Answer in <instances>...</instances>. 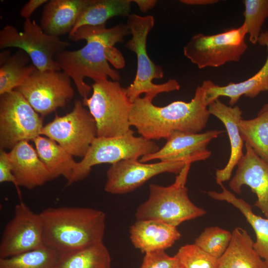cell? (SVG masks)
<instances>
[{
  "instance_id": "9",
  "label": "cell",
  "mask_w": 268,
  "mask_h": 268,
  "mask_svg": "<svg viewBox=\"0 0 268 268\" xmlns=\"http://www.w3.org/2000/svg\"><path fill=\"white\" fill-rule=\"evenodd\" d=\"M247 34L244 23L238 28L214 35L198 33L184 46V55L200 69L238 62L248 48Z\"/></svg>"
},
{
  "instance_id": "1",
  "label": "cell",
  "mask_w": 268,
  "mask_h": 268,
  "mask_svg": "<svg viewBox=\"0 0 268 268\" xmlns=\"http://www.w3.org/2000/svg\"><path fill=\"white\" fill-rule=\"evenodd\" d=\"M131 34L126 24H119L111 28L106 24L98 26H83L70 32L69 39L74 41H86L82 48L74 51L64 50L57 54L55 59L61 70L73 81L79 94L87 98L92 90L84 79L91 78L94 82L107 79L119 81L120 73L117 69L125 66L122 54L115 45L124 42V37Z\"/></svg>"
},
{
  "instance_id": "18",
  "label": "cell",
  "mask_w": 268,
  "mask_h": 268,
  "mask_svg": "<svg viewBox=\"0 0 268 268\" xmlns=\"http://www.w3.org/2000/svg\"><path fill=\"white\" fill-rule=\"evenodd\" d=\"M9 156L18 188L31 190L53 180L50 171L28 141L17 144L11 149Z\"/></svg>"
},
{
  "instance_id": "29",
  "label": "cell",
  "mask_w": 268,
  "mask_h": 268,
  "mask_svg": "<svg viewBox=\"0 0 268 268\" xmlns=\"http://www.w3.org/2000/svg\"><path fill=\"white\" fill-rule=\"evenodd\" d=\"M60 254L46 246L15 256L0 259V268H56Z\"/></svg>"
},
{
  "instance_id": "19",
  "label": "cell",
  "mask_w": 268,
  "mask_h": 268,
  "mask_svg": "<svg viewBox=\"0 0 268 268\" xmlns=\"http://www.w3.org/2000/svg\"><path fill=\"white\" fill-rule=\"evenodd\" d=\"M208 109L210 115L223 124L230 144V154L227 163L215 173L216 182L219 184L230 179L234 168L244 155V141L239 129V122L242 119V111L238 106H227L219 99L210 104Z\"/></svg>"
},
{
  "instance_id": "13",
  "label": "cell",
  "mask_w": 268,
  "mask_h": 268,
  "mask_svg": "<svg viewBox=\"0 0 268 268\" xmlns=\"http://www.w3.org/2000/svg\"><path fill=\"white\" fill-rule=\"evenodd\" d=\"M44 245L40 213L33 212L25 203L15 205L14 215L6 224L0 241V259L9 258Z\"/></svg>"
},
{
  "instance_id": "12",
  "label": "cell",
  "mask_w": 268,
  "mask_h": 268,
  "mask_svg": "<svg viewBox=\"0 0 268 268\" xmlns=\"http://www.w3.org/2000/svg\"><path fill=\"white\" fill-rule=\"evenodd\" d=\"M71 78L64 71L37 68L14 90L20 93L33 109L42 116L64 107L74 91Z\"/></svg>"
},
{
  "instance_id": "11",
  "label": "cell",
  "mask_w": 268,
  "mask_h": 268,
  "mask_svg": "<svg viewBox=\"0 0 268 268\" xmlns=\"http://www.w3.org/2000/svg\"><path fill=\"white\" fill-rule=\"evenodd\" d=\"M41 135L56 141L72 156L83 157L97 136L95 121L82 102L76 100L72 111L44 126Z\"/></svg>"
},
{
  "instance_id": "4",
  "label": "cell",
  "mask_w": 268,
  "mask_h": 268,
  "mask_svg": "<svg viewBox=\"0 0 268 268\" xmlns=\"http://www.w3.org/2000/svg\"><path fill=\"white\" fill-rule=\"evenodd\" d=\"M155 19L153 16H140L132 13L127 17V26L132 35L125 47L134 53L137 59V68L135 78L128 87L125 88L127 95L133 103L140 95L152 101L159 94L179 90L180 85L175 79H170L162 84H155L154 79L163 77L162 67L156 65L148 56L146 49L148 34L153 28Z\"/></svg>"
},
{
  "instance_id": "8",
  "label": "cell",
  "mask_w": 268,
  "mask_h": 268,
  "mask_svg": "<svg viewBox=\"0 0 268 268\" xmlns=\"http://www.w3.org/2000/svg\"><path fill=\"white\" fill-rule=\"evenodd\" d=\"M71 45L59 37L45 33L35 20L25 19L23 31L8 25L0 31V49L17 48L24 51L32 63L41 71H60L61 68L55 59L58 53Z\"/></svg>"
},
{
  "instance_id": "32",
  "label": "cell",
  "mask_w": 268,
  "mask_h": 268,
  "mask_svg": "<svg viewBox=\"0 0 268 268\" xmlns=\"http://www.w3.org/2000/svg\"><path fill=\"white\" fill-rule=\"evenodd\" d=\"M174 257L182 268H218V259L195 243L181 247Z\"/></svg>"
},
{
  "instance_id": "5",
  "label": "cell",
  "mask_w": 268,
  "mask_h": 268,
  "mask_svg": "<svg viewBox=\"0 0 268 268\" xmlns=\"http://www.w3.org/2000/svg\"><path fill=\"white\" fill-rule=\"evenodd\" d=\"M191 165H185L170 186L150 184L148 199L136 210L137 220H157L177 227L206 213L195 205L188 195L186 184Z\"/></svg>"
},
{
  "instance_id": "16",
  "label": "cell",
  "mask_w": 268,
  "mask_h": 268,
  "mask_svg": "<svg viewBox=\"0 0 268 268\" xmlns=\"http://www.w3.org/2000/svg\"><path fill=\"white\" fill-rule=\"evenodd\" d=\"M245 147V154L238 163L229 186L238 194H241L243 186H249L257 197L254 206L268 218V162L258 156L247 143Z\"/></svg>"
},
{
  "instance_id": "2",
  "label": "cell",
  "mask_w": 268,
  "mask_h": 268,
  "mask_svg": "<svg viewBox=\"0 0 268 268\" xmlns=\"http://www.w3.org/2000/svg\"><path fill=\"white\" fill-rule=\"evenodd\" d=\"M210 114L203 99L201 86L188 102L175 101L163 107L156 106L145 96L133 103L129 121L138 134L149 140L166 139L174 132L200 133Z\"/></svg>"
},
{
  "instance_id": "25",
  "label": "cell",
  "mask_w": 268,
  "mask_h": 268,
  "mask_svg": "<svg viewBox=\"0 0 268 268\" xmlns=\"http://www.w3.org/2000/svg\"><path fill=\"white\" fill-rule=\"evenodd\" d=\"M132 0H89L71 32L83 26L106 24L115 16L128 17L131 10Z\"/></svg>"
},
{
  "instance_id": "20",
  "label": "cell",
  "mask_w": 268,
  "mask_h": 268,
  "mask_svg": "<svg viewBox=\"0 0 268 268\" xmlns=\"http://www.w3.org/2000/svg\"><path fill=\"white\" fill-rule=\"evenodd\" d=\"M129 233L134 247L145 254L165 251L181 237L176 227L153 219L137 220Z\"/></svg>"
},
{
  "instance_id": "28",
  "label": "cell",
  "mask_w": 268,
  "mask_h": 268,
  "mask_svg": "<svg viewBox=\"0 0 268 268\" xmlns=\"http://www.w3.org/2000/svg\"><path fill=\"white\" fill-rule=\"evenodd\" d=\"M241 137L256 153L268 162V110L250 120H240Z\"/></svg>"
},
{
  "instance_id": "21",
  "label": "cell",
  "mask_w": 268,
  "mask_h": 268,
  "mask_svg": "<svg viewBox=\"0 0 268 268\" xmlns=\"http://www.w3.org/2000/svg\"><path fill=\"white\" fill-rule=\"evenodd\" d=\"M89 0H50L44 5L40 26L50 35L59 37L72 30Z\"/></svg>"
},
{
  "instance_id": "6",
  "label": "cell",
  "mask_w": 268,
  "mask_h": 268,
  "mask_svg": "<svg viewBox=\"0 0 268 268\" xmlns=\"http://www.w3.org/2000/svg\"><path fill=\"white\" fill-rule=\"evenodd\" d=\"M91 86V96L82 102L95 121L97 137H118L134 133L129 121L132 103L125 88L119 81L108 79L95 81Z\"/></svg>"
},
{
  "instance_id": "34",
  "label": "cell",
  "mask_w": 268,
  "mask_h": 268,
  "mask_svg": "<svg viewBox=\"0 0 268 268\" xmlns=\"http://www.w3.org/2000/svg\"><path fill=\"white\" fill-rule=\"evenodd\" d=\"M9 182L13 183L15 186L18 196L21 194L17 186L15 178L13 175L9 158V153L4 149H0V183Z\"/></svg>"
},
{
  "instance_id": "15",
  "label": "cell",
  "mask_w": 268,
  "mask_h": 268,
  "mask_svg": "<svg viewBox=\"0 0 268 268\" xmlns=\"http://www.w3.org/2000/svg\"><path fill=\"white\" fill-rule=\"evenodd\" d=\"M223 131L214 130L202 133L174 132L166 138L164 145L156 152L142 156L139 161H184L191 163L205 160L211 155L207 147Z\"/></svg>"
},
{
  "instance_id": "3",
  "label": "cell",
  "mask_w": 268,
  "mask_h": 268,
  "mask_svg": "<svg viewBox=\"0 0 268 268\" xmlns=\"http://www.w3.org/2000/svg\"><path fill=\"white\" fill-rule=\"evenodd\" d=\"M40 215L44 245L59 253H67L103 242L106 215L84 207H49Z\"/></svg>"
},
{
  "instance_id": "30",
  "label": "cell",
  "mask_w": 268,
  "mask_h": 268,
  "mask_svg": "<svg viewBox=\"0 0 268 268\" xmlns=\"http://www.w3.org/2000/svg\"><path fill=\"white\" fill-rule=\"evenodd\" d=\"M243 13L250 42L258 43L263 25L268 17V0H245Z\"/></svg>"
},
{
  "instance_id": "27",
  "label": "cell",
  "mask_w": 268,
  "mask_h": 268,
  "mask_svg": "<svg viewBox=\"0 0 268 268\" xmlns=\"http://www.w3.org/2000/svg\"><path fill=\"white\" fill-rule=\"evenodd\" d=\"M31 62L24 51L18 49L0 65V95L14 90L30 77L37 69Z\"/></svg>"
},
{
  "instance_id": "7",
  "label": "cell",
  "mask_w": 268,
  "mask_h": 268,
  "mask_svg": "<svg viewBox=\"0 0 268 268\" xmlns=\"http://www.w3.org/2000/svg\"><path fill=\"white\" fill-rule=\"evenodd\" d=\"M153 140L142 136H136L134 133L118 137H96L86 155L76 163L67 185L86 178L92 167L102 163L113 164L123 160L138 159L154 153L159 149Z\"/></svg>"
},
{
  "instance_id": "33",
  "label": "cell",
  "mask_w": 268,
  "mask_h": 268,
  "mask_svg": "<svg viewBox=\"0 0 268 268\" xmlns=\"http://www.w3.org/2000/svg\"><path fill=\"white\" fill-rule=\"evenodd\" d=\"M140 268H182L177 259L165 251L145 254Z\"/></svg>"
},
{
  "instance_id": "37",
  "label": "cell",
  "mask_w": 268,
  "mask_h": 268,
  "mask_svg": "<svg viewBox=\"0 0 268 268\" xmlns=\"http://www.w3.org/2000/svg\"><path fill=\"white\" fill-rule=\"evenodd\" d=\"M182 3L192 5H205L219 2L218 0H181Z\"/></svg>"
},
{
  "instance_id": "10",
  "label": "cell",
  "mask_w": 268,
  "mask_h": 268,
  "mask_svg": "<svg viewBox=\"0 0 268 268\" xmlns=\"http://www.w3.org/2000/svg\"><path fill=\"white\" fill-rule=\"evenodd\" d=\"M43 119L15 90L0 95V147L12 149L17 144L41 135Z\"/></svg>"
},
{
  "instance_id": "17",
  "label": "cell",
  "mask_w": 268,
  "mask_h": 268,
  "mask_svg": "<svg viewBox=\"0 0 268 268\" xmlns=\"http://www.w3.org/2000/svg\"><path fill=\"white\" fill-rule=\"evenodd\" d=\"M258 43L267 47L268 56L262 67L253 76L245 81L237 83L230 82L224 86L215 84L210 80L202 82L201 86L207 106L220 96H225L229 98L230 106H234L242 95L254 98L261 92L268 91V31L262 32Z\"/></svg>"
},
{
  "instance_id": "26",
  "label": "cell",
  "mask_w": 268,
  "mask_h": 268,
  "mask_svg": "<svg viewBox=\"0 0 268 268\" xmlns=\"http://www.w3.org/2000/svg\"><path fill=\"white\" fill-rule=\"evenodd\" d=\"M111 266L110 254L102 242L60 254L56 268H111Z\"/></svg>"
},
{
  "instance_id": "36",
  "label": "cell",
  "mask_w": 268,
  "mask_h": 268,
  "mask_svg": "<svg viewBox=\"0 0 268 268\" xmlns=\"http://www.w3.org/2000/svg\"><path fill=\"white\" fill-rule=\"evenodd\" d=\"M139 10L143 12H146L152 9L157 2L156 0H133Z\"/></svg>"
},
{
  "instance_id": "23",
  "label": "cell",
  "mask_w": 268,
  "mask_h": 268,
  "mask_svg": "<svg viewBox=\"0 0 268 268\" xmlns=\"http://www.w3.org/2000/svg\"><path fill=\"white\" fill-rule=\"evenodd\" d=\"M219 185L222 189L221 192L209 191L208 195L213 199L231 203L244 215L256 233V241L254 243V248L268 268V218L256 215L248 203L242 199L237 198L222 183Z\"/></svg>"
},
{
  "instance_id": "24",
  "label": "cell",
  "mask_w": 268,
  "mask_h": 268,
  "mask_svg": "<svg viewBox=\"0 0 268 268\" xmlns=\"http://www.w3.org/2000/svg\"><path fill=\"white\" fill-rule=\"evenodd\" d=\"M39 157L50 171L52 179H69L76 162L71 155L56 141L41 135L33 140Z\"/></svg>"
},
{
  "instance_id": "22",
  "label": "cell",
  "mask_w": 268,
  "mask_h": 268,
  "mask_svg": "<svg viewBox=\"0 0 268 268\" xmlns=\"http://www.w3.org/2000/svg\"><path fill=\"white\" fill-rule=\"evenodd\" d=\"M254 243L246 230L235 228L227 249L218 259V268H267Z\"/></svg>"
},
{
  "instance_id": "14",
  "label": "cell",
  "mask_w": 268,
  "mask_h": 268,
  "mask_svg": "<svg viewBox=\"0 0 268 268\" xmlns=\"http://www.w3.org/2000/svg\"><path fill=\"white\" fill-rule=\"evenodd\" d=\"M187 164L182 161L144 163L138 159L123 160L112 164L107 170L104 190L112 194H126L158 174H178Z\"/></svg>"
},
{
  "instance_id": "31",
  "label": "cell",
  "mask_w": 268,
  "mask_h": 268,
  "mask_svg": "<svg viewBox=\"0 0 268 268\" xmlns=\"http://www.w3.org/2000/svg\"><path fill=\"white\" fill-rule=\"evenodd\" d=\"M232 233L217 226L205 228L195 239V244L201 249L219 259L227 249Z\"/></svg>"
},
{
  "instance_id": "35",
  "label": "cell",
  "mask_w": 268,
  "mask_h": 268,
  "mask_svg": "<svg viewBox=\"0 0 268 268\" xmlns=\"http://www.w3.org/2000/svg\"><path fill=\"white\" fill-rule=\"evenodd\" d=\"M47 0H30L22 7L20 15L25 19L30 18L32 13L40 6L46 3Z\"/></svg>"
},
{
  "instance_id": "38",
  "label": "cell",
  "mask_w": 268,
  "mask_h": 268,
  "mask_svg": "<svg viewBox=\"0 0 268 268\" xmlns=\"http://www.w3.org/2000/svg\"><path fill=\"white\" fill-rule=\"evenodd\" d=\"M10 51L8 50H3L0 54V66L2 65L11 56Z\"/></svg>"
},
{
  "instance_id": "39",
  "label": "cell",
  "mask_w": 268,
  "mask_h": 268,
  "mask_svg": "<svg viewBox=\"0 0 268 268\" xmlns=\"http://www.w3.org/2000/svg\"><path fill=\"white\" fill-rule=\"evenodd\" d=\"M268 110V102L265 104L258 113H261Z\"/></svg>"
}]
</instances>
